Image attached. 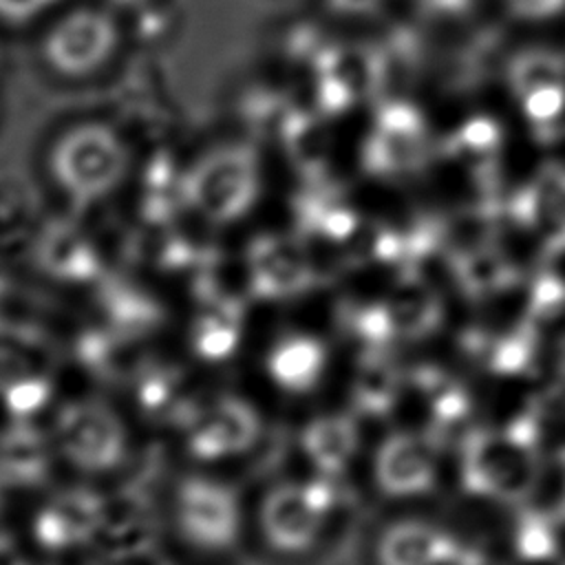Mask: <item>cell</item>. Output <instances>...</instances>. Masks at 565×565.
Segmentation results:
<instances>
[{"mask_svg": "<svg viewBox=\"0 0 565 565\" xmlns=\"http://www.w3.org/2000/svg\"><path fill=\"white\" fill-rule=\"evenodd\" d=\"M119 29L113 15L99 9H73L62 15L44 38V60L66 77L95 73L113 55Z\"/></svg>", "mask_w": 565, "mask_h": 565, "instance_id": "obj_5", "label": "cell"}, {"mask_svg": "<svg viewBox=\"0 0 565 565\" xmlns=\"http://www.w3.org/2000/svg\"><path fill=\"white\" fill-rule=\"evenodd\" d=\"M172 516L179 534L199 550L230 547L241 527L238 501L232 488L212 477L192 475L172 494Z\"/></svg>", "mask_w": 565, "mask_h": 565, "instance_id": "obj_4", "label": "cell"}, {"mask_svg": "<svg viewBox=\"0 0 565 565\" xmlns=\"http://www.w3.org/2000/svg\"><path fill=\"white\" fill-rule=\"evenodd\" d=\"M185 444L196 459H225L249 446L256 433L252 408L236 397H214L188 417Z\"/></svg>", "mask_w": 565, "mask_h": 565, "instance_id": "obj_7", "label": "cell"}, {"mask_svg": "<svg viewBox=\"0 0 565 565\" xmlns=\"http://www.w3.org/2000/svg\"><path fill=\"white\" fill-rule=\"evenodd\" d=\"M0 565H29L20 545L4 532H0Z\"/></svg>", "mask_w": 565, "mask_h": 565, "instance_id": "obj_12", "label": "cell"}, {"mask_svg": "<svg viewBox=\"0 0 565 565\" xmlns=\"http://www.w3.org/2000/svg\"><path fill=\"white\" fill-rule=\"evenodd\" d=\"M49 366L51 349L38 331L0 322V397L20 384L49 377Z\"/></svg>", "mask_w": 565, "mask_h": 565, "instance_id": "obj_9", "label": "cell"}, {"mask_svg": "<svg viewBox=\"0 0 565 565\" xmlns=\"http://www.w3.org/2000/svg\"><path fill=\"white\" fill-rule=\"evenodd\" d=\"M128 148L121 135L102 124L84 121L53 143L49 168L66 201L86 210L110 196L128 174Z\"/></svg>", "mask_w": 565, "mask_h": 565, "instance_id": "obj_1", "label": "cell"}, {"mask_svg": "<svg viewBox=\"0 0 565 565\" xmlns=\"http://www.w3.org/2000/svg\"><path fill=\"white\" fill-rule=\"evenodd\" d=\"M51 439L55 452L82 475L117 470L130 448L128 426L119 411L99 397H75L55 413Z\"/></svg>", "mask_w": 565, "mask_h": 565, "instance_id": "obj_3", "label": "cell"}, {"mask_svg": "<svg viewBox=\"0 0 565 565\" xmlns=\"http://www.w3.org/2000/svg\"><path fill=\"white\" fill-rule=\"evenodd\" d=\"M57 0H0V18L7 22H29L51 9Z\"/></svg>", "mask_w": 565, "mask_h": 565, "instance_id": "obj_11", "label": "cell"}, {"mask_svg": "<svg viewBox=\"0 0 565 565\" xmlns=\"http://www.w3.org/2000/svg\"><path fill=\"white\" fill-rule=\"evenodd\" d=\"M104 505L82 492L53 499L35 519L38 536L53 550L75 547L95 539Z\"/></svg>", "mask_w": 565, "mask_h": 565, "instance_id": "obj_8", "label": "cell"}, {"mask_svg": "<svg viewBox=\"0 0 565 565\" xmlns=\"http://www.w3.org/2000/svg\"><path fill=\"white\" fill-rule=\"evenodd\" d=\"M499 4L527 24L552 22L565 13V0H499Z\"/></svg>", "mask_w": 565, "mask_h": 565, "instance_id": "obj_10", "label": "cell"}, {"mask_svg": "<svg viewBox=\"0 0 565 565\" xmlns=\"http://www.w3.org/2000/svg\"><path fill=\"white\" fill-rule=\"evenodd\" d=\"M260 190L256 152L245 143L205 150L183 172V203L212 225H227L249 212Z\"/></svg>", "mask_w": 565, "mask_h": 565, "instance_id": "obj_2", "label": "cell"}, {"mask_svg": "<svg viewBox=\"0 0 565 565\" xmlns=\"http://www.w3.org/2000/svg\"><path fill=\"white\" fill-rule=\"evenodd\" d=\"M113 4H117V7H137V4H141L143 0H110Z\"/></svg>", "mask_w": 565, "mask_h": 565, "instance_id": "obj_13", "label": "cell"}, {"mask_svg": "<svg viewBox=\"0 0 565 565\" xmlns=\"http://www.w3.org/2000/svg\"><path fill=\"white\" fill-rule=\"evenodd\" d=\"M508 88L519 115L536 130L565 121V62L552 53H525L510 64Z\"/></svg>", "mask_w": 565, "mask_h": 565, "instance_id": "obj_6", "label": "cell"}, {"mask_svg": "<svg viewBox=\"0 0 565 565\" xmlns=\"http://www.w3.org/2000/svg\"><path fill=\"white\" fill-rule=\"evenodd\" d=\"M4 505V488H2V477H0V510Z\"/></svg>", "mask_w": 565, "mask_h": 565, "instance_id": "obj_14", "label": "cell"}]
</instances>
